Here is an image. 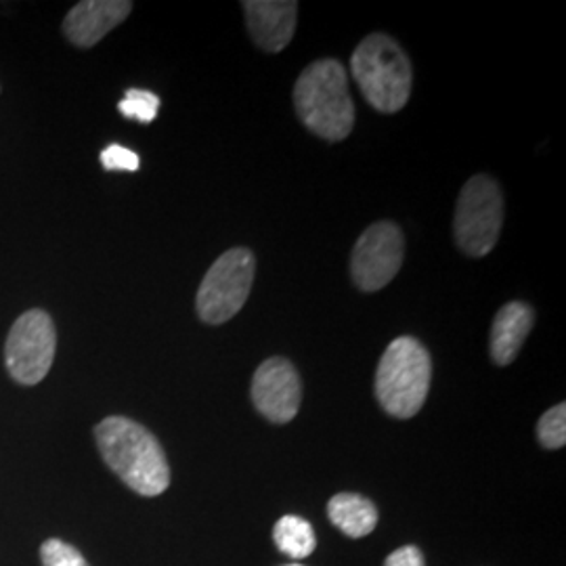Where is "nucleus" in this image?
I'll list each match as a JSON object with an SVG mask.
<instances>
[{"mask_svg": "<svg viewBox=\"0 0 566 566\" xmlns=\"http://www.w3.org/2000/svg\"><path fill=\"white\" fill-rule=\"evenodd\" d=\"M504 224V193L500 185L486 175H476L465 182L455 206V242L460 250L481 259L500 240Z\"/></svg>", "mask_w": 566, "mask_h": 566, "instance_id": "5", "label": "nucleus"}, {"mask_svg": "<svg viewBox=\"0 0 566 566\" xmlns=\"http://www.w3.org/2000/svg\"><path fill=\"white\" fill-rule=\"evenodd\" d=\"M285 566H303V565H285Z\"/></svg>", "mask_w": 566, "mask_h": 566, "instance_id": "20", "label": "nucleus"}, {"mask_svg": "<svg viewBox=\"0 0 566 566\" xmlns=\"http://www.w3.org/2000/svg\"><path fill=\"white\" fill-rule=\"evenodd\" d=\"M296 114L304 126L325 142H343L355 124L348 76L336 60L313 61L294 86Z\"/></svg>", "mask_w": 566, "mask_h": 566, "instance_id": "2", "label": "nucleus"}, {"mask_svg": "<svg viewBox=\"0 0 566 566\" xmlns=\"http://www.w3.org/2000/svg\"><path fill=\"white\" fill-rule=\"evenodd\" d=\"M133 11L128 0H84L63 20V34L81 49H91L120 25Z\"/></svg>", "mask_w": 566, "mask_h": 566, "instance_id": "10", "label": "nucleus"}, {"mask_svg": "<svg viewBox=\"0 0 566 566\" xmlns=\"http://www.w3.org/2000/svg\"><path fill=\"white\" fill-rule=\"evenodd\" d=\"M327 516L348 537H365L378 525V510L357 493H338L327 504Z\"/></svg>", "mask_w": 566, "mask_h": 566, "instance_id": "13", "label": "nucleus"}, {"mask_svg": "<svg viewBox=\"0 0 566 566\" xmlns=\"http://www.w3.org/2000/svg\"><path fill=\"white\" fill-rule=\"evenodd\" d=\"M102 164L105 170H126V172H135V170H139L142 160H139V156H137L133 149L114 143V145H107V147L103 149Z\"/></svg>", "mask_w": 566, "mask_h": 566, "instance_id": "18", "label": "nucleus"}, {"mask_svg": "<svg viewBox=\"0 0 566 566\" xmlns=\"http://www.w3.org/2000/svg\"><path fill=\"white\" fill-rule=\"evenodd\" d=\"M105 464L143 497H156L170 485V468L158 439L135 420L109 416L95 428Z\"/></svg>", "mask_w": 566, "mask_h": 566, "instance_id": "1", "label": "nucleus"}, {"mask_svg": "<svg viewBox=\"0 0 566 566\" xmlns=\"http://www.w3.org/2000/svg\"><path fill=\"white\" fill-rule=\"evenodd\" d=\"M254 271L256 259L248 248H233L214 261L196 301L203 324H224L242 311L254 283Z\"/></svg>", "mask_w": 566, "mask_h": 566, "instance_id": "6", "label": "nucleus"}, {"mask_svg": "<svg viewBox=\"0 0 566 566\" xmlns=\"http://www.w3.org/2000/svg\"><path fill=\"white\" fill-rule=\"evenodd\" d=\"M118 109L124 118L142 122V124H151L158 118L160 97L151 91L130 88V91H126V97L118 103Z\"/></svg>", "mask_w": 566, "mask_h": 566, "instance_id": "15", "label": "nucleus"}, {"mask_svg": "<svg viewBox=\"0 0 566 566\" xmlns=\"http://www.w3.org/2000/svg\"><path fill=\"white\" fill-rule=\"evenodd\" d=\"M385 566H424V556L416 546H403L386 558Z\"/></svg>", "mask_w": 566, "mask_h": 566, "instance_id": "19", "label": "nucleus"}, {"mask_svg": "<svg viewBox=\"0 0 566 566\" xmlns=\"http://www.w3.org/2000/svg\"><path fill=\"white\" fill-rule=\"evenodd\" d=\"M537 439L546 449H560L566 443V405L547 409L537 424Z\"/></svg>", "mask_w": 566, "mask_h": 566, "instance_id": "16", "label": "nucleus"}, {"mask_svg": "<svg viewBox=\"0 0 566 566\" xmlns=\"http://www.w3.org/2000/svg\"><path fill=\"white\" fill-rule=\"evenodd\" d=\"M57 334L53 319L41 311H25L4 344V364L15 382L34 386L46 378L55 359Z\"/></svg>", "mask_w": 566, "mask_h": 566, "instance_id": "7", "label": "nucleus"}, {"mask_svg": "<svg viewBox=\"0 0 566 566\" xmlns=\"http://www.w3.org/2000/svg\"><path fill=\"white\" fill-rule=\"evenodd\" d=\"M403 256V231L390 221L374 223L365 229L353 248V282L364 292H378L397 277Z\"/></svg>", "mask_w": 566, "mask_h": 566, "instance_id": "8", "label": "nucleus"}, {"mask_svg": "<svg viewBox=\"0 0 566 566\" xmlns=\"http://www.w3.org/2000/svg\"><path fill=\"white\" fill-rule=\"evenodd\" d=\"M44 566H88L81 552L61 539H46L41 547Z\"/></svg>", "mask_w": 566, "mask_h": 566, "instance_id": "17", "label": "nucleus"}, {"mask_svg": "<svg viewBox=\"0 0 566 566\" xmlns=\"http://www.w3.org/2000/svg\"><path fill=\"white\" fill-rule=\"evenodd\" d=\"M350 70L374 109L397 114L409 102L411 63L395 39L386 34H369L355 49Z\"/></svg>", "mask_w": 566, "mask_h": 566, "instance_id": "4", "label": "nucleus"}, {"mask_svg": "<svg viewBox=\"0 0 566 566\" xmlns=\"http://www.w3.org/2000/svg\"><path fill=\"white\" fill-rule=\"evenodd\" d=\"M535 324V313L525 303H507L500 308L491 325V359L497 365H510L521 353L526 336Z\"/></svg>", "mask_w": 566, "mask_h": 566, "instance_id": "12", "label": "nucleus"}, {"mask_svg": "<svg viewBox=\"0 0 566 566\" xmlns=\"http://www.w3.org/2000/svg\"><path fill=\"white\" fill-rule=\"evenodd\" d=\"M303 401V385L296 367L282 357L261 364L252 378V403L273 424L296 418Z\"/></svg>", "mask_w": 566, "mask_h": 566, "instance_id": "9", "label": "nucleus"}, {"mask_svg": "<svg viewBox=\"0 0 566 566\" xmlns=\"http://www.w3.org/2000/svg\"><path fill=\"white\" fill-rule=\"evenodd\" d=\"M432 361L424 344L401 336L388 344L376 371V397L388 416L413 418L428 397Z\"/></svg>", "mask_w": 566, "mask_h": 566, "instance_id": "3", "label": "nucleus"}, {"mask_svg": "<svg viewBox=\"0 0 566 566\" xmlns=\"http://www.w3.org/2000/svg\"><path fill=\"white\" fill-rule=\"evenodd\" d=\"M273 539L280 547V552L294 560H303L306 556H311L317 546V537L311 523L294 514H287L277 521V525L273 528Z\"/></svg>", "mask_w": 566, "mask_h": 566, "instance_id": "14", "label": "nucleus"}, {"mask_svg": "<svg viewBox=\"0 0 566 566\" xmlns=\"http://www.w3.org/2000/svg\"><path fill=\"white\" fill-rule=\"evenodd\" d=\"M245 21L252 41L266 53L283 51L296 30L298 4L294 0H245Z\"/></svg>", "mask_w": 566, "mask_h": 566, "instance_id": "11", "label": "nucleus"}]
</instances>
